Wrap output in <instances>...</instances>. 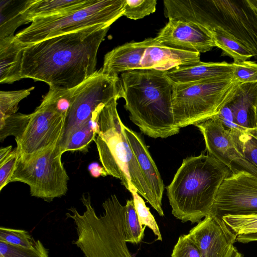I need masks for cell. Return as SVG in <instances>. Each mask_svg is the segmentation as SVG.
I'll use <instances>...</instances> for the list:
<instances>
[{"label": "cell", "mask_w": 257, "mask_h": 257, "mask_svg": "<svg viewBox=\"0 0 257 257\" xmlns=\"http://www.w3.org/2000/svg\"><path fill=\"white\" fill-rule=\"evenodd\" d=\"M110 25H96L25 47L21 76L49 87L72 89L96 71L97 55Z\"/></svg>", "instance_id": "cell-1"}, {"label": "cell", "mask_w": 257, "mask_h": 257, "mask_svg": "<svg viewBox=\"0 0 257 257\" xmlns=\"http://www.w3.org/2000/svg\"><path fill=\"white\" fill-rule=\"evenodd\" d=\"M165 71L136 69L121 73L120 97L130 118L146 135L165 139L179 133L172 108L173 84Z\"/></svg>", "instance_id": "cell-2"}, {"label": "cell", "mask_w": 257, "mask_h": 257, "mask_svg": "<svg viewBox=\"0 0 257 257\" xmlns=\"http://www.w3.org/2000/svg\"><path fill=\"white\" fill-rule=\"evenodd\" d=\"M232 174L207 153L184 159L166 187L172 213L185 222H199L210 214L218 189Z\"/></svg>", "instance_id": "cell-3"}, {"label": "cell", "mask_w": 257, "mask_h": 257, "mask_svg": "<svg viewBox=\"0 0 257 257\" xmlns=\"http://www.w3.org/2000/svg\"><path fill=\"white\" fill-rule=\"evenodd\" d=\"M115 97L101 108L97 119L94 140L100 162L107 175L117 178L129 191L135 187L160 216H164L162 205L154 197L124 133L117 110Z\"/></svg>", "instance_id": "cell-4"}, {"label": "cell", "mask_w": 257, "mask_h": 257, "mask_svg": "<svg viewBox=\"0 0 257 257\" xmlns=\"http://www.w3.org/2000/svg\"><path fill=\"white\" fill-rule=\"evenodd\" d=\"M239 84L233 76L173 84L175 124L181 128L218 114L232 98Z\"/></svg>", "instance_id": "cell-5"}, {"label": "cell", "mask_w": 257, "mask_h": 257, "mask_svg": "<svg viewBox=\"0 0 257 257\" xmlns=\"http://www.w3.org/2000/svg\"><path fill=\"white\" fill-rule=\"evenodd\" d=\"M125 0H95L85 7L33 20L15 37L24 47L45 39L96 25H111L124 13Z\"/></svg>", "instance_id": "cell-6"}, {"label": "cell", "mask_w": 257, "mask_h": 257, "mask_svg": "<svg viewBox=\"0 0 257 257\" xmlns=\"http://www.w3.org/2000/svg\"><path fill=\"white\" fill-rule=\"evenodd\" d=\"M62 154L58 144L26 158L18 157L10 183L27 184L32 196L47 202L65 195L69 178Z\"/></svg>", "instance_id": "cell-7"}, {"label": "cell", "mask_w": 257, "mask_h": 257, "mask_svg": "<svg viewBox=\"0 0 257 257\" xmlns=\"http://www.w3.org/2000/svg\"><path fill=\"white\" fill-rule=\"evenodd\" d=\"M197 23L209 30L220 28L249 50L257 59V14L246 0H203Z\"/></svg>", "instance_id": "cell-8"}, {"label": "cell", "mask_w": 257, "mask_h": 257, "mask_svg": "<svg viewBox=\"0 0 257 257\" xmlns=\"http://www.w3.org/2000/svg\"><path fill=\"white\" fill-rule=\"evenodd\" d=\"M115 97L120 98L119 77L104 74L101 69L75 87L59 146L75 128L92 118L100 106Z\"/></svg>", "instance_id": "cell-9"}, {"label": "cell", "mask_w": 257, "mask_h": 257, "mask_svg": "<svg viewBox=\"0 0 257 257\" xmlns=\"http://www.w3.org/2000/svg\"><path fill=\"white\" fill-rule=\"evenodd\" d=\"M66 116L43 99L31 114L22 133L15 138L18 158H24L55 145L62 138Z\"/></svg>", "instance_id": "cell-10"}, {"label": "cell", "mask_w": 257, "mask_h": 257, "mask_svg": "<svg viewBox=\"0 0 257 257\" xmlns=\"http://www.w3.org/2000/svg\"><path fill=\"white\" fill-rule=\"evenodd\" d=\"M195 125L203 136L209 154L226 166L232 174L244 172L257 178V167L243 154L240 139L241 131L226 129L215 116Z\"/></svg>", "instance_id": "cell-11"}, {"label": "cell", "mask_w": 257, "mask_h": 257, "mask_svg": "<svg viewBox=\"0 0 257 257\" xmlns=\"http://www.w3.org/2000/svg\"><path fill=\"white\" fill-rule=\"evenodd\" d=\"M257 214V178L244 172L231 174L220 186L209 215L224 216Z\"/></svg>", "instance_id": "cell-12"}, {"label": "cell", "mask_w": 257, "mask_h": 257, "mask_svg": "<svg viewBox=\"0 0 257 257\" xmlns=\"http://www.w3.org/2000/svg\"><path fill=\"white\" fill-rule=\"evenodd\" d=\"M187 235L199 250L201 257H231L236 250L237 235L223 220L208 215Z\"/></svg>", "instance_id": "cell-13"}, {"label": "cell", "mask_w": 257, "mask_h": 257, "mask_svg": "<svg viewBox=\"0 0 257 257\" xmlns=\"http://www.w3.org/2000/svg\"><path fill=\"white\" fill-rule=\"evenodd\" d=\"M153 40L163 46L200 54L216 47L209 30L195 23L181 20H169Z\"/></svg>", "instance_id": "cell-14"}, {"label": "cell", "mask_w": 257, "mask_h": 257, "mask_svg": "<svg viewBox=\"0 0 257 257\" xmlns=\"http://www.w3.org/2000/svg\"><path fill=\"white\" fill-rule=\"evenodd\" d=\"M145 49L140 69L166 71L178 66L199 62L200 53L177 50L160 45L153 38L144 41Z\"/></svg>", "instance_id": "cell-15"}, {"label": "cell", "mask_w": 257, "mask_h": 257, "mask_svg": "<svg viewBox=\"0 0 257 257\" xmlns=\"http://www.w3.org/2000/svg\"><path fill=\"white\" fill-rule=\"evenodd\" d=\"M235 64L223 61H199L165 71V75L173 84H183L216 78L233 77Z\"/></svg>", "instance_id": "cell-16"}, {"label": "cell", "mask_w": 257, "mask_h": 257, "mask_svg": "<svg viewBox=\"0 0 257 257\" xmlns=\"http://www.w3.org/2000/svg\"><path fill=\"white\" fill-rule=\"evenodd\" d=\"M122 128L149 187L157 201L162 205L163 181L146 144L140 134L123 124Z\"/></svg>", "instance_id": "cell-17"}, {"label": "cell", "mask_w": 257, "mask_h": 257, "mask_svg": "<svg viewBox=\"0 0 257 257\" xmlns=\"http://www.w3.org/2000/svg\"><path fill=\"white\" fill-rule=\"evenodd\" d=\"M257 101V82L240 83L230 100L226 104L235 123L243 131L257 128L254 107Z\"/></svg>", "instance_id": "cell-18"}, {"label": "cell", "mask_w": 257, "mask_h": 257, "mask_svg": "<svg viewBox=\"0 0 257 257\" xmlns=\"http://www.w3.org/2000/svg\"><path fill=\"white\" fill-rule=\"evenodd\" d=\"M24 47L15 38L0 39V83L11 84L22 79Z\"/></svg>", "instance_id": "cell-19"}, {"label": "cell", "mask_w": 257, "mask_h": 257, "mask_svg": "<svg viewBox=\"0 0 257 257\" xmlns=\"http://www.w3.org/2000/svg\"><path fill=\"white\" fill-rule=\"evenodd\" d=\"M95 0H28L23 11L27 23L38 18L67 13L93 4Z\"/></svg>", "instance_id": "cell-20"}, {"label": "cell", "mask_w": 257, "mask_h": 257, "mask_svg": "<svg viewBox=\"0 0 257 257\" xmlns=\"http://www.w3.org/2000/svg\"><path fill=\"white\" fill-rule=\"evenodd\" d=\"M103 106L97 110L92 118L77 126L70 134L60 146L63 154L66 152H88L90 144L94 141L96 136L98 116Z\"/></svg>", "instance_id": "cell-21"}, {"label": "cell", "mask_w": 257, "mask_h": 257, "mask_svg": "<svg viewBox=\"0 0 257 257\" xmlns=\"http://www.w3.org/2000/svg\"><path fill=\"white\" fill-rule=\"evenodd\" d=\"M28 0H1L0 2V39L14 36L16 30L27 24L23 15Z\"/></svg>", "instance_id": "cell-22"}, {"label": "cell", "mask_w": 257, "mask_h": 257, "mask_svg": "<svg viewBox=\"0 0 257 257\" xmlns=\"http://www.w3.org/2000/svg\"><path fill=\"white\" fill-rule=\"evenodd\" d=\"M213 38L216 47L222 50V55L227 56L238 63L254 57V55L220 28L215 27L209 30Z\"/></svg>", "instance_id": "cell-23"}, {"label": "cell", "mask_w": 257, "mask_h": 257, "mask_svg": "<svg viewBox=\"0 0 257 257\" xmlns=\"http://www.w3.org/2000/svg\"><path fill=\"white\" fill-rule=\"evenodd\" d=\"M125 206V240L137 244L143 239L146 226H142L140 223L133 200H127Z\"/></svg>", "instance_id": "cell-24"}, {"label": "cell", "mask_w": 257, "mask_h": 257, "mask_svg": "<svg viewBox=\"0 0 257 257\" xmlns=\"http://www.w3.org/2000/svg\"><path fill=\"white\" fill-rule=\"evenodd\" d=\"M34 87L15 91H0V120L17 113L19 102L27 97Z\"/></svg>", "instance_id": "cell-25"}, {"label": "cell", "mask_w": 257, "mask_h": 257, "mask_svg": "<svg viewBox=\"0 0 257 257\" xmlns=\"http://www.w3.org/2000/svg\"><path fill=\"white\" fill-rule=\"evenodd\" d=\"M130 192L133 196L135 207L137 212L139 221L142 226L148 227L151 229L157 238L156 240L162 241L159 227L148 207L144 199L140 196L136 188H132Z\"/></svg>", "instance_id": "cell-26"}, {"label": "cell", "mask_w": 257, "mask_h": 257, "mask_svg": "<svg viewBox=\"0 0 257 257\" xmlns=\"http://www.w3.org/2000/svg\"><path fill=\"white\" fill-rule=\"evenodd\" d=\"M0 257H49L48 250L39 240L32 247L13 245L0 241Z\"/></svg>", "instance_id": "cell-27"}, {"label": "cell", "mask_w": 257, "mask_h": 257, "mask_svg": "<svg viewBox=\"0 0 257 257\" xmlns=\"http://www.w3.org/2000/svg\"><path fill=\"white\" fill-rule=\"evenodd\" d=\"M74 88L49 87L43 99L52 105L58 112L66 116L72 102Z\"/></svg>", "instance_id": "cell-28"}, {"label": "cell", "mask_w": 257, "mask_h": 257, "mask_svg": "<svg viewBox=\"0 0 257 257\" xmlns=\"http://www.w3.org/2000/svg\"><path fill=\"white\" fill-rule=\"evenodd\" d=\"M222 220L237 235L257 233V214L224 216Z\"/></svg>", "instance_id": "cell-29"}, {"label": "cell", "mask_w": 257, "mask_h": 257, "mask_svg": "<svg viewBox=\"0 0 257 257\" xmlns=\"http://www.w3.org/2000/svg\"><path fill=\"white\" fill-rule=\"evenodd\" d=\"M29 118V114L16 113L0 120V140L10 136L17 138L23 131Z\"/></svg>", "instance_id": "cell-30"}, {"label": "cell", "mask_w": 257, "mask_h": 257, "mask_svg": "<svg viewBox=\"0 0 257 257\" xmlns=\"http://www.w3.org/2000/svg\"><path fill=\"white\" fill-rule=\"evenodd\" d=\"M0 241L24 247H32L37 242L29 232L25 230L5 227L0 228Z\"/></svg>", "instance_id": "cell-31"}, {"label": "cell", "mask_w": 257, "mask_h": 257, "mask_svg": "<svg viewBox=\"0 0 257 257\" xmlns=\"http://www.w3.org/2000/svg\"><path fill=\"white\" fill-rule=\"evenodd\" d=\"M156 0H125L123 16L133 20L142 19L156 11Z\"/></svg>", "instance_id": "cell-32"}, {"label": "cell", "mask_w": 257, "mask_h": 257, "mask_svg": "<svg viewBox=\"0 0 257 257\" xmlns=\"http://www.w3.org/2000/svg\"><path fill=\"white\" fill-rule=\"evenodd\" d=\"M240 139L244 157L257 167V128L241 131Z\"/></svg>", "instance_id": "cell-33"}, {"label": "cell", "mask_w": 257, "mask_h": 257, "mask_svg": "<svg viewBox=\"0 0 257 257\" xmlns=\"http://www.w3.org/2000/svg\"><path fill=\"white\" fill-rule=\"evenodd\" d=\"M234 78L240 83L257 82V63L246 60L234 63Z\"/></svg>", "instance_id": "cell-34"}, {"label": "cell", "mask_w": 257, "mask_h": 257, "mask_svg": "<svg viewBox=\"0 0 257 257\" xmlns=\"http://www.w3.org/2000/svg\"><path fill=\"white\" fill-rule=\"evenodd\" d=\"M172 257H201L199 249L187 234L181 235L175 245Z\"/></svg>", "instance_id": "cell-35"}, {"label": "cell", "mask_w": 257, "mask_h": 257, "mask_svg": "<svg viewBox=\"0 0 257 257\" xmlns=\"http://www.w3.org/2000/svg\"><path fill=\"white\" fill-rule=\"evenodd\" d=\"M18 157L17 149L15 148L8 156L0 160L1 191L10 183Z\"/></svg>", "instance_id": "cell-36"}, {"label": "cell", "mask_w": 257, "mask_h": 257, "mask_svg": "<svg viewBox=\"0 0 257 257\" xmlns=\"http://www.w3.org/2000/svg\"><path fill=\"white\" fill-rule=\"evenodd\" d=\"M214 116L220 121L226 129L243 131L235 123L231 110L226 104Z\"/></svg>", "instance_id": "cell-37"}, {"label": "cell", "mask_w": 257, "mask_h": 257, "mask_svg": "<svg viewBox=\"0 0 257 257\" xmlns=\"http://www.w3.org/2000/svg\"><path fill=\"white\" fill-rule=\"evenodd\" d=\"M88 170L91 175L97 178L100 176H106L107 174L103 167H101L98 163H93L88 166Z\"/></svg>", "instance_id": "cell-38"}, {"label": "cell", "mask_w": 257, "mask_h": 257, "mask_svg": "<svg viewBox=\"0 0 257 257\" xmlns=\"http://www.w3.org/2000/svg\"><path fill=\"white\" fill-rule=\"evenodd\" d=\"M12 146L1 147L0 149V160L8 156L13 150Z\"/></svg>", "instance_id": "cell-39"}, {"label": "cell", "mask_w": 257, "mask_h": 257, "mask_svg": "<svg viewBox=\"0 0 257 257\" xmlns=\"http://www.w3.org/2000/svg\"><path fill=\"white\" fill-rule=\"evenodd\" d=\"M249 7L257 14V0H246Z\"/></svg>", "instance_id": "cell-40"}, {"label": "cell", "mask_w": 257, "mask_h": 257, "mask_svg": "<svg viewBox=\"0 0 257 257\" xmlns=\"http://www.w3.org/2000/svg\"><path fill=\"white\" fill-rule=\"evenodd\" d=\"M231 257H243V255L236 249Z\"/></svg>", "instance_id": "cell-41"}, {"label": "cell", "mask_w": 257, "mask_h": 257, "mask_svg": "<svg viewBox=\"0 0 257 257\" xmlns=\"http://www.w3.org/2000/svg\"><path fill=\"white\" fill-rule=\"evenodd\" d=\"M254 111L255 120V122H256V126H257V101L256 102V104L254 105Z\"/></svg>", "instance_id": "cell-42"}]
</instances>
